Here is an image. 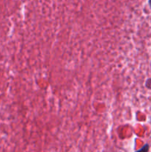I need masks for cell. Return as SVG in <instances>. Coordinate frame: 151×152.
<instances>
[{"mask_svg":"<svg viewBox=\"0 0 151 152\" xmlns=\"http://www.w3.org/2000/svg\"><path fill=\"white\" fill-rule=\"evenodd\" d=\"M149 150H150V145H149V144L147 143V144H145V145H144L142 148H140V149L138 150V151L136 152H148L149 151Z\"/></svg>","mask_w":151,"mask_h":152,"instance_id":"6da1fadb","label":"cell"},{"mask_svg":"<svg viewBox=\"0 0 151 152\" xmlns=\"http://www.w3.org/2000/svg\"><path fill=\"white\" fill-rule=\"evenodd\" d=\"M149 5L151 7V0H149Z\"/></svg>","mask_w":151,"mask_h":152,"instance_id":"7a4b0ae2","label":"cell"}]
</instances>
